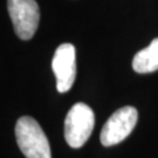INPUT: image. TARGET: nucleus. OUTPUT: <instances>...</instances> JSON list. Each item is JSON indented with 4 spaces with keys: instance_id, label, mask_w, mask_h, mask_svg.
I'll list each match as a JSON object with an SVG mask.
<instances>
[{
    "instance_id": "nucleus-3",
    "label": "nucleus",
    "mask_w": 158,
    "mask_h": 158,
    "mask_svg": "<svg viewBox=\"0 0 158 158\" xmlns=\"http://www.w3.org/2000/svg\"><path fill=\"white\" fill-rule=\"evenodd\" d=\"M138 113L131 106L119 108L109 117L101 131L102 145L111 147L124 141L136 127Z\"/></svg>"
},
{
    "instance_id": "nucleus-1",
    "label": "nucleus",
    "mask_w": 158,
    "mask_h": 158,
    "mask_svg": "<svg viewBox=\"0 0 158 158\" xmlns=\"http://www.w3.org/2000/svg\"><path fill=\"white\" fill-rule=\"evenodd\" d=\"M18 147L26 158H52L49 142L39 123L29 116H23L15 124Z\"/></svg>"
},
{
    "instance_id": "nucleus-5",
    "label": "nucleus",
    "mask_w": 158,
    "mask_h": 158,
    "mask_svg": "<svg viewBox=\"0 0 158 158\" xmlns=\"http://www.w3.org/2000/svg\"><path fill=\"white\" fill-rule=\"evenodd\" d=\"M52 69L56 79L57 91L70 90L76 77V54L72 44H62L57 47L52 60Z\"/></svg>"
},
{
    "instance_id": "nucleus-6",
    "label": "nucleus",
    "mask_w": 158,
    "mask_h": 158,
    "mask_svg": "<svg viewBox=\"0 0 158 158\" xmlns=\"http://www.w3.org/2000/svg\"><path fill=\"white\" fill-rule=\"evenodd\" d=\"M132 68L139 74L158 70V38L153 39L147 48H143L134 56Z\"/></svg>"
},
{
    "instance_id": "nucleus-4",
    "label": "nucleus",
    "mask_w": 158,
    "mask_h": 158,
    "mask_svg": "<svg viewBox=\"0 0 158 158\" xmlns=\"http://www.w3.org/2000/svg\"><path fill=\"white\" fill-rule=\"evenodd\" d=\"M7 8L17 35L21 40L33 38L40 20V10L35 0H7Z\"/></svg>"
},
{
    "instance_id": "nucleus-2",
    "label": "nucleus",
    "mask_w": 158,
    "mask_h": 158,
    "mask_svg": "<svg viewBox=\"0 0 158 158\" xmlns=\"http://www.w3.org/2000/svg\"><path fill=\"white\" fill-rule=\"evenodd\" d=\"M95 124V115L85 103H75L64 119V139L69 147L79 149L90 137Z\"/></svg>"
}]
</instances>
